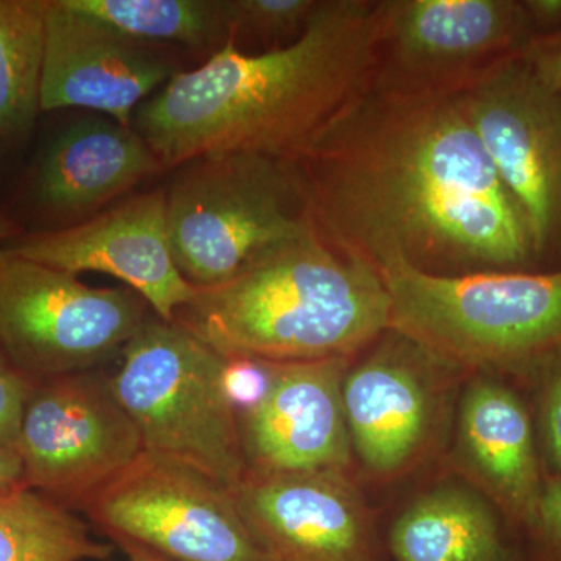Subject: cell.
Instances as JSON below:
<instances>
[{
    "label": "cell",
    "instance_id": "cell-1",
    "mask_svg": "<svg viewBox=\"0 0 561 561\" xmlns=\"http://www.w3.org/2000/svg\"><path fill=\"white\" fill-rule=\"evenodd\" d=\"M294 160L317 234L375 271H537L522 213L461 92L368 81Z\"/></svg>",
    "mask_w": 561,
    "mask_h": 561
},
{
    "label": "cell",
    "instance_id": "cell-2",
    "mask_svg": "<svg viewBox=\"0 0 561 561\" xmlns=\"http://www.w3.org/2000/svg\"><path fill=\"white\" fill-rule=\"evenodd\" d=\"M375 10L376 0H321L300 38L275 50L228 38L147 99L131 127L162 169L224 153L294 160L367 87Z\"/></svg>",
    "mask_w": 561,
    "mask_h": 561
},
{
    "label": "cell",
    "instance_id": "cell-3",
    "mask_svg": "<svg viewBox=\"0 0 561 561\" xmlns=\"http://www.w3.org/2000/svg\"><path fill=\"white\" fill-rule=\"evenodd\" d=\"M173 321L224 357L351 359L390 328V297L378 271L316 231L198 290Z\"/></svg>",
    "mask_w": 561,
    "mask_h": 561
},
{
    "label": "cell",
    "instance_id": "cell-4",
    "mask_svg": "<svg viewBox=\"0 0 561 561\" xmlns=\"http://www.w3.org/2000/svg\"><path fill=\"white\" fill-rule=\"evenodd\" d=\"M390 327L471 371L522 382L561 354V267L442 276L391 264L379 271Z\"/></svg>",
    "mask_w": 561,
    "mask_h": 561
},
{
    "label": "cell",
    "instance_id": "cell-5",
    "mask_svg": "<svg viewBox=\"0 0 561 561\" xmlns=\"http://www.w3.org/2000/svg\"><path fill=\"white\" fill-rule=\"evenodd\" d=\"M181 275L220 286L272 250L316 232L297 162L254 153L208 154L175 169L165 191Z\"/></svg>",
    "mask_w": 561,
    "mask_h": 561
},
{
    "label": "cell",
    "instance_id": "cell-6",
    "mask_svg": "<svg viewBox=\"0 0 561 561\" xmlns=\"http://www.w3.org/2000/svg\"><path fill=\"white\" fill-rule=\"evenodd\" d=\"M467 375L391 327L351 357L342 400L364 489L420 481L440 468Z\"/></svg>",
    "mask_w": 561,
    "mask_h": 561
},
{
    "label": "cell",
    "instance_id": "cell-7",
    "mask_svg": "<svg viewBox=\"0 0 561 561\" xmlns=\"http://www.w3.org/2000/svg\"><path fill=\"white\" fill-rule=\"evenodd\" d=\"M111 387L144 451L232 489L245 474L238 413L221 389L224 356L176 321L151 313L124 346Z\"/></svg>",
    "mask_w": 561,
    "mask_h": 561
},
{
    "label": "cell",
    "instance_id": "cell-8",
    "mask_svg": "<svg viewBox=\"0 0 561 561\" xmlns=\"http://www.w3.org/2000/svg\"><path fill=\"white\" fill-rule=\"evenodd\" d=\"M151 313L128 287H91L73 273L0 250V346L33 382L94 370Z\"/></svg>",
    "mask_w": 561,
    "mask_h": 561
},
{
    "label": "cell",
    "instance_id": "cell-9",
    "mask_svg": "<svg viewBox=\"0 0 561 561\" xmlns=\"http://www.w3.org/2000/svg\"><path fill=\"white\" fill-rule=\"evenodd\" d=\"M14 451L25 489L77 513L139 459L144 443L108 376L87 370L35 382Z\"/></svg>",
    "mask_w": 561,
    "mask_h": 561
},
{
    "label": "cell",
    "instance_id": "cell-10",
    "mask_svg": "<svg viewBox=\"0 0 561 561\" xmlns=\"http://www.w3.org/2000/svg\"><path fill=\"white\" fill-rule=\"evenodd\" d=\"M497 176L518 206L537 267H561V92L526 55L505 58L461 91Z\"/></svg>",
    "mask_w": 561,
    "mask_h": 561
},
{
    "label": "cell",
    "instance_id": "cell-11",
    "mask_svg": "<svg viewBox=\"0 0 561 561\" xmlns=\"http://www.w3.org/2000/svg\"><path fill=\"white\" fill-rule=\"evenodd\" d=\"M534 36L518 0H376L368 81L461 92Z\"/></svg>",
    "mask_w": 561,
    "mask_h": 561
},
{
    "label": "cell",
    "instance_id": "cell-12",
    "mask_svg": "<svg viewBox=\"0 0 561 561\" xmlns=\"http://www.w3.org/2000/svg\"><path fill=\"white\" fill-rule=\"evenodd\" d=\"M108 540L127 538L169 561H272L231 489L144 451L84 508Z\"/></svg>",
    "mask_w": 561,
    "mask_h": 561
},
{
    "label": "cell",
    "instance_id": "cell-13",
    "mask_svg": "<svg viewBox=\"0 0 561 561\" xmlns=\"http://www.w3.org/2000/svg\"><path fill=\"white\" fill-rule=\"evenodd\" d=\"M231 491L272 561H389L381 519L354 472H245Z\"/></svg>",
    "mask_w": 561,
    "mask_h": 561
},
{
    "label": "cell",
    "instance_id": "cell-14",
    "mask_svg": "<svg viewBox=\"0 0 561 561\" xmlns=\"http://www.w3.org/2000/svg\"><path fill=\"white\" fill-rule=\"evenodd\" d=\"M438 470L481 491L524 538L546 482L529 390L500 373H468Z\"/></svg>",
    "mask_w": 561,
    "mask_h": 561
},
{
    "label": "cell",
    "instance_id": "cell-15",
    "mask_svg": "<svg viewBox=\"0 0 561 561\" xmlns=\"http://www.w3.org/2000/svg\"><path fill=\"white\" fill-rule=\"evenodd\" d=\"M5 250L73 275L99 272L124 280L165 321L198 294L173 260L161 190L135 195L80 224L35 232Z\"/></svg>",
    "mask_w": 561,
    "mask_h": 561
},
{
    "label": "cell",
    "instance_id": "cell-16",
    "mask_svg": "<svg viewBox=\"0 0 561 561\" xmlns=\"http://www.w3.org/2000/svg\"><path fill=\"white\" fill-rule=\"evenodd\" d=\"M179 70L161 51L105 22L49 0L41 111L87 108L122 125Z\"/></svg>",
    "mask_w": 561,
    "mask_h": 561
},
{
    "label": "cell",
    "instance_id": "cell-17",
    "mask_svg": "<svg viewBox=\"0 0 561 561\" xmlns=\"http://www.w3.org/2000/svg\"><path fill=\"white\" fill-rule=\"evenodd\" d=\"M350 360L275 364L267 397L239 416L245 472H354L342 400Z\"/></svg>",
    "mask_w": 561,
    "mask_h": 561
},
{
    "label": "cell",
    "instance_id": "cell-18",
    "mask_svg": "<svg viewBox=\"0 0 561 561\" xmlns=\"http://www.w3.org/2000/svg\"><path fill=\"white\" fill-rule=\"evenodd\" d=\"M161 169L131 125L106 116L80 119L58 131L41 153L31 198L44 216L70 227Z\"/></svg>",
    "mask_w": 561,
    "mask_h": 561
},
{
    "label": "cell",
    "instance_id": "cell-19",
    "mask_svg": "<svg viewBox=\"0 0 561 561\" xmlns=\"http://www.w3.org/2000/svg\"><path fill=\"white\" fill-rule=\"evenodd\" d=\"M419 482L382 524L389 561H527L523 538L481 491L443 470Z\"/></svg>",
    "mask_w": 561,
    "mask_h": 561
},
{
    "label": "cell",
    "instance_id": "cell-20",
    "mask_svg": "<svg viewBox=\"0 0 561 561\" xmlns=\"http://www.w3.org/2000/svg\"><path fill=\"white\" fill-rule=\"evenodd\" d=\"M114 551L76 512L38 491L0 496V561H106Z\"/></svg>",
    "mask_w": 561,
    "mask_h": 561
},
{
    "label": "cell",
    "instance_id": "cell-21",
    "mask_svg": "<svg viewBox=\"0 0 561 561\" xmlns=\"http://www.w3.org/2000/svg\"><path fill=\"white\" fill-rule=\"evenodd\" d=\"M49 0H0V142L27 131L41 111Z\"/></svg>",
    "mask_w": 561,
    "mask_h": 561
},
{
    "label": "cell",
    "instance_id": "cell-22",
    "mask_svg": "<svg viewBox=\"0 0 561 561\" xmlns=\"http://www.w3.org/2000/svg\"><path fill=\"white\" fill-rule=\"evenodd\" d=\"M133 39L171 41L195 49L224 47L230 36L224 0H66Z\"/></svg>",
    "mask_w": 561,
    "mask_h": 561
},
{
    "label": "cell",
    "instance_id": "cell-23",
    "mask_svg": "<svg viewBox=\"0 0 561 561\" xmlns=\"http://www.w3.org/2000/svg\"><path fill=\"white\" fill-rule=\"evenodd\" d=\"M321 0H224L230 36L236 44L253 38L273 44V49L290 46L300 38Z\"/></svg>",
    "mask_w": 561,
    "mask_h": 561
},
{
    "label": "cell",
    "instance_id": "cell-24",
    "mask_svg": "<svg viewBox=\"0 0 561 561\" xmlns=\"http://www.w3.org/2000/svg\"><path fill=\"white\" fill-rule=\"evenodd\" d=\"M546 476L561 479V354L526 383Z\"/></svg>",
    "mask_w": 561,
    "mask_h": 561
},
{
    "label": "cell",
    "instance_id": "cell-25",
    "mask_svg": "<svg viewBox=\"0 0 561 561\" xmlns=\"http://www.w3.org/2000/svg\"><path fill=\"white\" fill-rule=\"evenodd\" d=\"M275 364L253 357H225L221 389L238 419L256 409L267 397Z\"/></svg>",
    "mask_w": 561,
    "mask_h": 561
},
{
    "label": "cell",
    "instance_id": "cell-26",
    "mask_svg": "<svg viewBox=\"0 0 561 561\" xmlns=\"http://www.w3.org/2000/svg\"><path fill=\"white\" fill-rule=\"evenodd\" d=\"M523 541L527 561H561V479L546 476L540 507Z\"/></svg>",
    "mask_w": 561,
    "mask_h": 561
},
{
    "label": "cell",
    "instance_id": "cell-27",
    "mask_svg": "<svg viewBox=\"0 0 561 561\" xmlns=\"http://www.w3.org/2000/svg\"><path fill=\"white\" fill-rule=\"evenodd\" d=\"M35 382L22 375L0 346V446L14 449L22 413Z\"/></svg>",
    "mask_w": 561,
    "mask_h": 561
},
{
    "label": "cell",
    "instance_id": "cell-28",
    "mask_svg": "<svg viewBox=\"0 0 561 561\" xmlns=\"http://www.w3.org/2000/svg\"><path fill=\"white\" fill-rule=\"evenodd\" d=\"M524 55L542 79L561 92V32L535 36Z\"/></svg>",
    "mask_w": 561,
    "mask_h": 561
},
{
    "label": "cell",
    "instance_id": "cell-29",
    "mask_svg": "<svg viewBox=\"0 0 561 561\" xmlns=\"http://www.w3.org/2000/svg\"><path fill=\"white\" fill-rule=\"evenodd\" d=\"M522 3L535 36L561 32V0H522Z\"/></svg>",
    "mask_w": 561,
    "mask_h": 561
},
{
    "label": "cell",
    "instance_id": "cell-30",
    "mask_svg": "<svg viewBox=\"0 0 561 561\" xmlns=\"http://www.w3.org/2000/svg\"><path fill=\"white\" fill-rule=\"evenodd\" d=\"M25 489L20 456L14 449L0 446V496Z\"/></svg>",
    "mask_w": 561,
    "mask_h": 561
},
{
    "label": "cell",
    "instance_id": "cell-31",
    "mask_svg": "<svg viewBox=\"0 0 561 561\" xmlns=\"http://www.w3.org/2000/svg\"><path fill=\"white\" fill-rule=\"evenodd\" d=\"M110 542H113L116 549H121L127 556L128 561H169L160 553L150 551L149 548H144V546L127 540V538H113Z\"/></svg>",
    "mask_w": 561,
    "mask_h": 561
},
{
    "label": "cell",
    "instance_id": "cell-32",
    "mask_svg": "<svg viewBox=\"0 0 561 561\" xmlns=\"http://www.w3.org/2000/svg\"><path fill=\"white\" fill-rule=\"evenodd\" d=\"M14 234H18L16 227L7 217H3L0 214V245L2 242L9 241V239L13 238ZM3 247H0L2 250Z\"/></svg>",
    "mask_w": 561,
    "mask_h": 561
}]
</instances>
